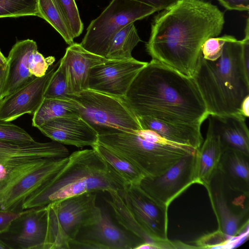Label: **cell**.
I'll return each mask as SVG.
<instances>
[{
  "mask_svg": "<svg viewBox=\"0 0 249 249\" xmlns=\"http://www.w3.org/2000/svg\"><path fill=\"white\" fill-rule=\"evenodd\" d=\"M163 10L151 24L146 50L152 59L192 78L202 45L222 32L224 13L203 0H180Z\"/></svg>",
  "mask_w": 249,
  "mask_h": 249,
  "instance_id": "1",
  "label": "cell"
},
{
  "mask_svg": "<svg viewBox=\"0 0 249 249\" xmlns=\"http://www.w3.org/2000/svg\"><path fill=\"white\" fill-rule=\"evenodd\" d=\"M124 99L137 117L201 125L209 115L194 80L153 59L137 74Z\"/></svg>",
  "mask_w": 249,
  "mask_h": 249,
  "instance_id": "2",
  "label": "cell"
},
{
  "mask_svg": "<svg viewBox=\"0 0 249 249\" xmlns=\"http://www.w3.org/2000/svg\"><path fill=\"white\" fill-rule=\"evenodd\" d=\"M128 184L93 148L73 152L65 165L23 203L22 211L85 193L123 189Z\"/></svg>",
  "mask_w": 249,
  "mask_h": 249,
  "instance_id": "3",
  "label": "cell"
},
{
  "mask_svg": "<svg viewBox=\"0 0 249 249\" xmlns=\"http://www.w3.org/2000/svg\"><path fill=\"white\" fill-rule=\"evenodd\" d=\"M192 78L209 115L240 114L241 105L249 96V75L243 66L241 40L235 38L226 42L215 61L205 59L201 53Z\"/></svg>",
  "mask_w": 249,
  "mask_h": 249,
  "instance_id": "4",
  "label": "cell"
},
{
  "mask_svg": "<svg viewBox=\"0 0 249 249\" xmlns=\"http://www.w3.org/2000/svg\"><path fill=\"white\" fill-rule=\"evenodd\" d=\"M105 198L118 223L143 243L155 249H168V208L146 194L139 185L110 191Z\"/></svg>",
  "mask_w": 249,
  "mask_h": 249,
  "instance_id": "5",
  "label": "cell"
},
{
  "mask_svg": "<svg viewBox=\"0 0 249 249\" xmlns=\"http://www.w3.org/2000/svg\"><path fill=\"white\" fill-rule=\"evenodd\" d=\"M98 143L148 177L162 175L182 158L197 150L170 142L152 131L143 129L99 135Z\"/></svg>",
  "mask_w": 249,
  "mask_h": 249,
  "instance_id": "6",
  "label": "cell"
},
{
  "mask_svg": "<svg viewBox=\"0 0 249 249\" xmlns=\"http://www.w3.org/2000/svg\"><path fill=\"white\" fill-rule=\"evenodd\" d=\"M69 96L78 103L79 115L98 136L142 129L124 98L89 89Z\"/></svg>",
  "mask_w": 249,
  "mask_h": 249,
  "instance_id": "7",
  "label": "cell"
},
{
  "mask_svg": "<svg viewBox=\"0 0 249 249\" xmlns=\"http://www.w3.org/2000/svg\"><path fill=\"white\" fill-rule=\"evenodd\" d=\"M96 195L88 193L45 206L47 230L43 249H70L80 231L91 221Z\"/></svg>",
  "mask_w": 249,
  "mask_h": 249,
  "instance_id": "8",
  "label": "cell"
},
{
  "mask_svg": "<svg viewBox=\"0 0 249 249\" xmlns=\"http://www.w3.org/2000/svg\"><path fill=\"white\" fill-rule=\"evenodd\" d=\"M60 159H35L0 170V209L21 211L24 201L67 162Z\"/></svg>",
  "mask_w": 249,
  "mask_h": 249,
  "instance_id": "9",
  "label": "cell"
},
{
  "mask_svg": "<svg viewBox=\"0 0 249 249\" xmlns=\"http://www.w3.org/2000/svg\"><path fill=\"white\" fill-rule=\"evenodd\" d=\"M157 12L152 7L133 0H112L86 30L81 45L87 51L106 57L113 36L125 26Z\"/></svg>",
  "mask_w": 249,
  "mask_h": 249,
  "instance_id": "10",
  "label": "cell"
},
{
  "mask_svg": "<svg viewBox=\"0 0 249 249\" xmlns=\"http://www.w3.org/2000/svg\"><path fill=\"white\" fill-rule=\"evenodd\" d=\"M143 243L112 221L106 208L97 206L89 224L70 245V249H132Z\"/></svg>",
  "mask_w": 249,
  "mask_h": 249,
  "instance_id": "11",
  "label": "cell"
},
{
  "mask_svg": "<svg viewBox=\"0 0 249 249\" xmlns=\"http://www.w3.org/2000/svg\"><path fill=\"white\" fill-rule=\"evenodd\" d=\"M196 153L184 157L160 176L144 177L140 186L155 200L168 208L176 198L197 183L195 174Z\"/></svg>",
  "mask_w": 249,
  "mask_h": 249,
  "instance_id": "12",
  "label": "cell"
},
{
  "mask_svg": "<svg viewBox=\"0 0 249 249\" xmlns=\"http://www.w3.org/2000/svg\"><path fill=\"white\" fill-rule=\"evenodd\" d=\"M147 63L133 57L109 60L95 66L90 71L88 89L124 98L133 80Z\"/></svg>",
  "mask_w": 249,
  "mask_h": 249,
  "instance_id": "13",
  "label": "cell"
},
{
  "mask_svg": "<svg viewBox=\"0 0 249 249\" xmlns=\"http://www.w3.org/2000/svg\"><path fill=\"white\" fill-rule=\"evenodd\" d=\"M60 61L43 76L36 77L0 101V120L11 122L25 114H34L44 99V93Z\"/></svg>",
  "mask_w": 249,
  "mask_h": 249,
  "instance_id": "14",
  "label": "cell"
},
{
  "mask_svg": "<svg viewBox=\"0 0 249 249\" xmlns=\"http://www.w3.org/2000/svg\"><path fill=\"white\" fill-rule=\"evenodd\" d=\"M205 187L217 219L218 231L231 237L241 234L249 228V208L238 213L231 208L226 196L227 186L218 169Z\"/></svg>",
  "mask_w": 249,
  "mask_h": 249,
  "instance_id": "15",
  "label": "cell"
},
{
  "mask_svg": "<svg viewBox=\"0 0 249 249\" xmlns=\"http://www.w3.org/2000/svg\"><path fill=\"white\" fill-rule=\"evenodd\" d=\"M46 230L45 207L25 210L6 232L10 233L7 244L10 249H43Z\"/></svg>",
  "mask_w": 249,
  "mask_h": 249,
  "instance_id": "16",
  "label": "cell"
},
{
  "mask_svg": "<svg viewBox=\"0 0 249 249\" xmlns=\"http://www.w3.org/2000/svg\"><path fill=\"white\" fill-rule=\"evenodd\" d=\"M38 128L46 136L63 144L92 147L98 143L97 132L78 114L50 120Z\"/></svg>",
  "mask_w": 249,
  "mask_h": 249,
  "instance_id": "17",
  "label": "cell"
},
{
  "mask_svg": "<svg viewBox=\"0 0 249 249\" xmlns=\"http://www.w3.org/2000/svg\"><path fill=\"white\" fill-rule=\"evenodd\" d=\"M109 60L87 51L80 43L73 42L67 47L60 62L65 70L69 94L88 89L91 69Z\"/></svg>",
  "mask_w": 249,
  "mask_h": 249,
  "instance_id": "18",
  "label": "cell"
},
{
  "mask_svg": "<svg viewBox=\"0 0 249 249\" xmlns=\"http://www.w3.org/2000/svg\"><path fill=\"white\" fill-rule=\"evenodd\" d=\"M69 156L62 143L52 141L16 143L0 141V170L35 159H60Z\"/></svg>",
  "mask_w": 249,
  "mask_h": 249,
  "instance_id": "19",
  "label": "cell"
},
{
  "mask_svg": "<svg viewBox=\"0 0 249 249\" xmlns=\"http://www.w3.org/2000/svg\"><path fill=\"white\" fill-rule=\"evenodd\" d=\"M207 132L217 136L223 151L237 150L249 155V132L246 118L239 114L209 115Z\"/></svg>",
  "mask_w": 249,
  "mask_h": 249,
  "instance_id": "20",
  "label": "cell"
},
{
  "mask_svg": "<svg viewBox=\"0 0 249 249\" xmlns=\"http://www.w3.org/2000/svg\"><path fill=\"white\" fill-rule=\"evenodd\" d=\"M36 50V42L29 39L18 41L12 47L7 57V74L2 99L36 78L28 68L29 55Z\"/></svg>",
  "mask_w": 249,
  "mask_h": 249,
  "instance_id": "21",
  "label": "cell"
},
{
  "mask_svg": "<svg viewBox=\"0 0 249 249\" xmlns=\"http://www.w3.org/2000/svg\"><path fill=\"white\" fill-rule=\"evenodd\" d=\"M218 170L229 189L249 194V155L228 149L222 152Z\"/></svg>",
  "mask_w": 249,
  "mask_h": 249,
  "instance_id": "22",
  "label": "cell"
},
{
  "mask_svg": "<svg viewBox=\"0 0 249 249\" xmlns=\"http://www.w3.org/2000/svg\"><path fill=\"white\" fill-rule=\"evenodd\" d=\"M142 129L152 131L170 142L198 149L203 139L200 125L178 124L148 117H138Z\"/></svg>",
  "mask_w": 249,
  "mask_h": 249,
  "instance_id": "23",
  "label": "cell"
},
{
  "mask_svg": "<svg viewBox=\"0 0 249 249\" xmlns=\"http://www.w3.org/2000/svg\"><path fill=\"white\" fill-rule=\"evenodd\" d=\"M223 152L218 137L209 132L195 156V174L197 184L205 186L216 172Z\"/></svg>",
  "mask_w": 249,
  "mask_h": 249,
  "instance_id": "24",
  "label": "cell"
},
{
  "mask_svg": "<svg viewBox=\"0 0 249 249\" xmlns=\"http://www.w3.org/2000/svg\"><path fill=\"white\" fill-rule=\"evenodd\" d=\"M79 114V105L73 99L44 98L33 114L32 125L38 128L50 120L66 115Z\"/></svg>",
  "mask_w": 249,
  "mask_h": 249,
  "instance_id": "25",
  "label": "cell"
},
{
  "mask_svg": "<svg viewBox=\"0 0 249 249\" xmlns=\"http://www.w3.org/2000/svg\"><path fill=\"white\" fill-rule=\"evenodd\" d=\"M134 23L128 24L116 33L110 43L106 58L119 60L133 58L132 51L141 41Z\"/></svg>",
  "mask_w": 249,
  "mask_h": 249,
  "instance_id": "26",
  "label": "cell"
},
{
  "mask_svg": "<svg viewBox=\"0 0 249 249\" xmlns=\"http://www.w3.org/2000/svg\"><path fill=\"white\" fill-rule=\"evenodd\" d=\"M110 165L128 185H140L144 175L132 163L103 145L92 147Z\"/></svg>",
  "mask_w": 249,
  "mask_h": 249,
  "instance_id": "27",
  "label": "cell"
},
{
  "mask_svg": "<svg viewBox=\"0 0 249 249\" xmlns=\"http://www.w3.org/2000/svg\"><path fill=\"white\" fill-rule=\"evenodd\" d=\"M39 17L45 20L62 37L67 44L73 43V37L56 0H37Z\"/></svg>",
  "mask_w": 249,
  "mask_h": 249,
  "instance_id": "28",
  "label": "cell"
},
{
  "mask_svg": "<svg viewBox=\"0 0 249 249\" xmlns=\"http://www.w3.org/2000/svg\"><path fill=\"white\" fill-rule=\"evenodd\" d=\"M39 17L37 0H0V18Z\"/></svg>",
  "mask_w": 249,
  "mask_h": 249,
  "instance_id": "29",
  "label": "cell"
},
{
  "mask_svg": "<svg viewBox=\"0 0 249 249\" xmlns=\"http://www.w3.org/2000/svg\"><path fill=\"white\" fill-rule=\"evenodd\" d=\"M73 38L79 36L84 29L75 0H56Z\"/></svg>",
  "mask_w": 249,
  "mask_h": 249,
  "instance_id": "30",
  "label": "cell"
},
{
  "mask_svg": "<svg viewBox=\"0 0 249 249\" xmlns=\"http://www.w3.org/2000/svg\"><path fill=\"white\" fill-rule=\"evenodd\" d=\"M69 98L65 70L60 62L46 87L44 98Z\"/></svg>",
  "mask_w": 249,
  "mask_h": 249,
  "instance_id": "31",
  "label": "cell"
},
{
  "mask_svg": "<svg viewBox=\"0 0 249 249\" xmlns=\"http://www.w3.org/2000/svg\"><path fill=\"white\" fill-rule=\"evenodd\" d=\"M0 141L16 143H30L35 141L20 127L3 120H0Z\"/></svg>",
  "mask_w": 249,
  "mask_h": 249,
  "instance_id": "32",
  "label": "cell"
},
{
  "mask_svg": "<svg viewBox=\"0 0 249 249\" xmlns=\"http://www.w3.org/2000/svg\"><path fill=\"white\" fill-rule=\"evenodd\" d=\"M234 38V36L230 35L208 38L201 47L203 57L210 61L216 60L221 56L225 42Z\"/></svg>",
  "mask_w": 249,
  "mask_h": 249,
  "instance_id": "33",
  "label": "cell"
},
{
  "mask_svg": "<svg viewBox=\"0 0 249 249\" xmlns=\"http://www.w3.org/2000/svg\"><path fill=\"white\" fill-rule=\"evenodd\" d=\"M55 61V58L50 56L45 58L37 50L33 51L28 59V68L30 72L36 77L44 75L49 67Z\"/></svg>",
  "mask_w": 249,
  "mask_h": 249,
  "instance_id": "34",
  "label": "cell"
},
{
  "mask_svg": "<svg viewBox=\"0 0 249 249\" xmlns=\"http://www.w3.org/2000/svg\"><path fill=\"white\" fill-rule=\"evenodd\" d=\"M24 212L0 209V234L6 232L9 229L12 222Z\"/></svg>",
  "mask_w": 249,
  "mask_h": 249,
  "instance_id": "35",
  "label": "cell"
},
{
  "mask_svg": "<svg viewBox=\"0 0 249 249\" xmlns=\"http://www.w3.org/2000/svg\"><path fill=\"white\" fill-rule=\"evenodd\" d=\"M227 10L249 11V0H217Z\"/></svg>",
  "mask_w": 249,
  "mask_h": 249,
  "instance_id": "36",
  "label": "cell"
},
{
  "mask_svg": "<svg viewBox=\"0 0 249 249\" xmlns=\"http://www.w3.org/2000/svg\"><path fill=\"white\" fill-rule=\"evenodd\" d=\"M149 5L157 11L166 9L175 4L180 0H133Z\"/></svg>",
  "mask_w": 249,
  "mask_h": 249,
  "instance_id": "37",
  "label": "cell"
},
{
  "mask_svg": "<svg viewBox=\"0 0 249 249\" xmlns=\"http://www.w3.org/2000/svg\"><path fill=\"white\" fill-rule=\"evenodd\" d=\"M7 74V64L0 66V101L2 99L1 95L4 86Z\"/></svg>",
  "mask_w": 249,
  "mask_h": 249,
  "instance_id": "38",
  "label": "cell"
},
{
  "mask_svg": "<svg viewBox=\"0 0 249 249\" xmlns=\"http://www.w3.org/2000/svg\"><path fill=\"white\" fill-rule=\"evenodd\" d=\"M249 96L242 102L240 108V114L246 118L249 116Z\"/></svg>",
  "mask_w": 249,
  "mask_h": 249,
  "instance_id": "39",
  "label": "cell"
},
{
  "mask_svg": "<svg viewBox=\"0 0 249 249\" xmlns=\"http://www.w3.org/2000/svg\"><path fill=\"white\" fill-rule=\"evenodd\" d=\"M7 63V59L0 51V66L5 65Z\"/></svg>",
  "mask_w": 249,
  "mask_h": 249,
  "instance_id": "40",
  "label": "cell"
},
{
  "mask_svg": "<svg viewBox=\"0 0 249 249\" xmlns=\"http://www.w3.org/2000/svg\"><path fill=\"white\" fill-rule=\"evenodd\" d=\"M0 249H10L9 246L0 238Z\"/></svg>",
  "mask_w": 249,
  "mask_h": 249,
  "instance_id": "41",
  "label": "cell"
}]
</instances>
